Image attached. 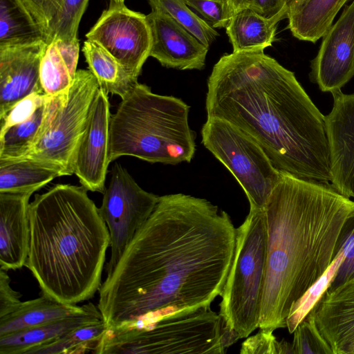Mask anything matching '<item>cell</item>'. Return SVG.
<instances>
[{
	"instance_id": "6da1fadb",
	"label": "cell",
	"mask_w": 354,
	"mask_h": 354,
	"mask_svg": "<svg viewBox=\"0 0 354 354\" xmlns=\"http://www.w3.org/2000/svg\"><path fill=\"white\" fill-rule=\"evenodd\" d=\"M236 234L228 214L205 198L160 196L98 290L107 329L210 305L222 294Z\"/></svg>"
},
{
	"instance_id": "7a4b0ae2",
	"label": "cell",
	"mask_w": 354,
	"mask_h": 354,
	"mask_svg": "<svg viewBox=\"0 0 354 354\" xmlns=\"http://www.w3.org/2000/svg\"><path fill=\"white\" fill-rule=\"evenodd\" d=\"M205 109L254 139L280 172L330 183L325 116L295 73L264 51L223 55L207 80Z\"/></svg>"
},
{
	"instance_id": "3957f363",
	"label": "cell",
	"mask_w": 354,
	"mask_h": 354,
	"mask_svg": "<svg viewBox=\"0 0 354 354\" xmlns=\"http://www.w3.org/2000/svg\"><path fill=\"white\" fill-rule=\"evenodd\" d=\"M267 256L260 329L286 327L295 303L325 273L354 224V200L330 183L281 172L263 208Z\"/></svg>"
},
{
	"instance_id": "277c9868",
	"label": "cell",
	"mask_w": 354,
	"mask_h": 354,
	"mask_svg": "<svg viewBox=\"0 0 354 354\" xmlns=\"http://www.w3.org/2000/svg\"><path fill=\"white\" fill-rule=\"evenodd\" d=\"M83 185L58 184L29 205L30 249L25 266L41 294L76 305L102 285L108 227Z\"/></svg>"
},
{
	"instance_id": "5b68a950",
	"label": "cell",
	"mask_w": 354,
	"mask_h": 354,
	"mask_svg": "<svg viewBox=\"0 0 354 354\" xmlns=\"http://www.w3.org/2000/svg\"><path fill=\"white\" fill-rule=\"evenodd\" d=\"M189 108L180 98L156 94L138 82L111 116V162L124 156L151 163L190 162L196 142Z\"/></svg>"
},
{
	"instance_id": "8992f818",
	"label": "cell",
	"mask_w": 354,
	"mask_h": 354,
	"mask_svg": "<svg viewBox=\"0 0 354 354\" xmlns=\"http://www.w3.org/2000/svg\"><path fill=\"white\" fill-rule=\"evenodd\" d=\"M230 346L221 317L205 305L106 329L93 353L223 354Z\"/></svg>"
},
{
	"instance_id": "52a82bcc",
	"label": "cell",
	"mask_w": 354,
	"mask_h": 354,
	"mask_svg": "<svg viewBox=\"0 0 354 354\" xmlns=\"http://www.w3.org/2000/svg\"><path fill=\"white\" fill-rule=\"evenodd\" d=\"M266 256L264 210L250 209L236 228L234 257L221 295L219 315L231 345L259 326Z\"/></svg>"
},
{
	"instance_id": "ba28073f",
	"label": "cell",
	"mask_w": 354,
	"mask_h": 354,
	"mask_svg": "<svg viewBox=\"0 0 354 354\" xmlns=\"http://www.w3.org/2000/svg\"><path fill=\"white\" fill-rule=\"evenodd\" d=\"M201 136L204 147L241 186L250 209H263L281 172L259 143L239 127L215 117H207Z\"/></svg>"
},
{
	"instance_id": "9c48e42d",
	"label": "cell",
	"mask_w": 354,
	"mask_h": 354,
	"mask_svg": "<svg viewBox=\"0 0 354 354\" xmlns=\"http://www.w3.org/2000/svg\"><path fill=\"white\" fill-rule=\"evenodd\" d=\"M99 88L89 70H77L67 97L48 127L35 145L20 158L46 162L59 169L63 176L73 175L75 153Z\"/></svg>"
},
{
	"instance_id": "30bf717a",
	"label": "cell",
	"mask_w": 354,
	"mask_h": 354,
	"mask_svg": "<svg viewBox=\"0 0 354 354\" xmlns=\"http://www.w3.org/2000/svg\"><path fill=\"white\" fill-rule=\"evenodd\" d=\"M103 194L99 211L110 235L111 257L106 266L108 275L153 212L160 196L142 189L118 163L112 168Z\"/></svg>"
},
{
	"instance_id": "8fae6325",
	"label": "cell",
	"mask_w": 354,
	"mask_h": 354,
	"mask_svg": "<svg viewBox=\"0 0 354 354\" xmlns=\"http://www.w3.org/2000/svg\"><path fill=\"white\" fill-rule=\"evenodd\" d=\"M86 37L100 44L137 80L150 57L151 34L147 15L129 9L124 2L110 0Z\"/></svg>"
},
{
	"instance_id": "7c38bea8",
	"label": "cell",
	"mask_w": 354,
	"mask_h": 354,
	"mask_svg": "<svg viewBox=\"0 0 354 354\" xmlns=\"http://www.w3.org/2000/svg\"><path fill=\"white\" fill-rule=\"evenodd\" d=\"M110 103L108 93L97 90L90 108L86 127L77 147L73 174L88 191L104 194L109 163Z\"/></svg>"
},
{
	"instance_id": "4fadbf2b",
	"label": "cell",
	"mask_w": 354,
	"mask_h": 354,
	"mask_svg": "<svg viewBox=\"0 0 354 354\" xmlns=\"http://www.w3.org/2000/svg\"><path fill=\"white\" fill-rule=\"evenodd\" d=\"M310 68V80L322 92L341 90L354 76V0L322 37Z\"/></svg>"
},
{
	"instance_id": "5bb4252c",
	"label": "cell",
	"mask_w": 354,
	"mask_h": 354,
	"mask_svg": "<svg viewBox=\"0 0 354 354\" xmlns=\"http://www.w3.org/2000/svg\"><path fill=\"white\" fill-rule=\"evenodd\" d=\"M305 319L324 354H339L354 337V277L328 288Z\"/></svg>"
},
{
	"instance_id": "9a60e30c",
	"label": "cell",
	"mask_w": 354,
	"mask_h": 354,
	"mask_svg": "<svg viewBox=\"0 0 354 354\" xmlns=\"http://www.w3.org/2000/svg\"><path fill=\"white\" fill-rule=\"evenodd\" d=\"M333 105L325 116L330 148L332 186L354 198V93H331Z\"/></svg>"
},
{
	"instance_id": "2e32d148",
	"label": "cell",
	"mask_w": 354,
	"mask_h": 354,
	"mask_svg": "<svg viewBox=\"0 0 354 354\" xmlns=\"http://www.w3.org/2000/svg\"><path fill=\"white\" fill-rule=\"evenodd\" d=\"M46 46L44 41L0 46V120L29 95L44 93L39 68Z\"/></svg>"
},
{
	"instance_id": "e0dca14e",
	"label": "cell",
	"mask_w": 354,
	"mask_h": 354,
	"mask_svg": "<svg viewBox=\"0 0 354 354\" xmlns=\"http://www.w3.org/2000/svg\"><path fill=\"white\" fill-rule=\"evenodd\" d=\"M147 19L151 34L150 57L167 68L203 69L208 47L164 12L151 11Z\"/></svg>"
},
{
	"instance_id": "ac0fdd59",
	"label": "cell",
	"mask_w": 354,
	"mask_h": 354,
	"mask_svg": "<svg viewBox=\"0 0 354 354\" xmlns=\"http://www.w3.org/2000/svg\"><path fill=\"white\" fill-rule=\"evenodd\" d=\"M32 194L0 193V268L25 266L30 249L29 200Z\"/></svg>"
},
{
	"instance_id": "d6986e66",
	"label": "cell",
	"mask_w": 354,
	"mask_h": 354,
	"mask_svg": "<svg viewBox=\"0 0 354 354\" xmlns=\"http://www.w3.org/2000/svg\"><path fill=\"white\" fill-rule=\"evenodd\" d=\"M103 321L92 303L77 315L0 336V354H26L30 349L53 342L81 326Z\"/></svg>"
},
{
	"instance_id": "ffe728a7",
	"label": "cell",
	"mask_w": 354,
	"mask_h": 354,
	"mask_svg": "<svg viewBox=\"0 0 354 354\" xmlns=\"http://www.w3.org/2000/svg\"><path fill=\"white\" fill-rule=\"evenodd\" d=\"M48 39V23L28 0H0V46Z\"/></svg>"
},
{
	"instance_id": "44dd1931",
	"label": "cell",
	"mask_w": 354,
	"mask_h": 354,
	"mask_svg": "<svg viewBox=\"0 0 354 354\" xmlns=\"http://www.w3.org/2000/svg\"><path fill=\"white\" fill-rule=\"evenodd\" d=\"M68 93L48 95L29 119L0 134V159L20 158L33 147L48 127Z\"/></svg>"
},
{
	"instance_id": "7402d4cb",
	"label": "cell",
	"mask_w": 354,
	"mask_h": 354,
	"mask_svg": "<svg viewBox=\"0 0 354 354\" xmlns=\"http://www.w3.org/2000/svg\"><path fill=\"white\" fill-rule=\"evenodd\" d=\"M287 18L284 10L270 18L261 16L248 7L234 14L226 33L234 53L264 51L275 40L278 23Z\"/></svg>"
},
{
	"instance_id": "603a6c76",
	"label": "cell",
	"mask_w": 354,
	"mask_h": 354,
	"mask_svg": "<svg viewBox=\"0 0 354 354\" xmlns=\"http://www.w3.org/2000/svg\"><path fill=\"white\" fill-rule=\"evenodd\" d=\"M79 39L65 42L51 41L46 48L39 68V80L44 93L55 96L68 93L77 73Z\"/></svg>"
},
{
	"instance_id": "cb8c5ba5",
	"label": "cell",
	"mask_w": 354,
	"mask_h": 354,
	"mask_svg": "<svg viewBox=\"0 0 354 354\" xmlns=\"http://www.w3.org/2000/svg\"><path fill=\"white\" fill-rule=\"evenodd\" d=\"M350 0H297L288 9V28L297 39L317 42L333 24L341 8Z\"/></svg>"
},
{
	"instance_id": "d4e9b609",
	"label": "cell",
	"mask_w": 354,
	"mask_h": 354,
	"mask_svg": "<svg viewBox=\"0 0 354 354\" xmlns=\"http://www.w3.org/2000/svg\"><path fill=\"white\" fill-rule=\"evenodd\" d=\"M87 307L88 304H66L41 294L39 298L21 301L15 310L0 317V336L73 317Z\"/></svg>"
},
{
	"instance_id": "484cf974",
	"label": "cell",
	"mask_w": 354,
	"mask_h": 354,
	"mask_svg": "<svg viewBox=\"0 0 354 354\" xmlns=\"http://www.w3.org/2000/svg\"><path fill=\"white\" fill-rule=\"evenodd\" d=\"M62 176L59 169L40 160L27 158L0 159V193L32 194Z\"/></svg>"
},
{
	"instance_id": "4316f807",
	"label": "cell",
	"mask_w": 354,
	"mask_h": 354,
	"mask_svg": "<svg viewBox=\"0 0 354 354\" xmlns=\"http://www.w3.org/2000/svg\"><path fill=\"white\" fill-rule=\"evenodd\" d=\"M88 70L108 94L124 98L138 82L98 43L86 39L82 48Z\"/></svg>"
},
{
	"instance_id": "83f0119b",
	"label": "cell",
	"mask_w": 354,
	"mask_h": 354,
	"mask_svg": "<svg viewBox=\"0 0 354 354\" xmlns=\"http://www.w3.org/2000/svg\"><path fill=\"white\" fill-rule=\"evenodd\" d=\"M106 329L104 321L85 325L53 342L35 347L26 354L93 353Z\"/></svg>"
},
{
	"instance_id": "f1b7e54d",
	"label": "cell",
	"mask_w": 354,
	"mask_h": 354,
	"mask_svg": "<svg viewBox=\"0 0 354 354\" xmlns=\"http://www.w3.org/2000/svg\"><path fill=\"white\" fill-rule=\"evenodd\" d=\"M151 11L164 12L209 47L219 35L203 18L187 5L185 0H147Z\"/></svg>"
},
{
	"instance_id": "f546056e",
	"label": "cell",
	"mask_w": 354,
	"mask_h": 354,
	"mask_svg": "<svg viewBox=\"0 0 354 354\" xmlns=\"http://www.w3.org/2000/svg\"><path fill=\"white\" fill-rule=\"evenodd\" d=\"M345 255L342 246L325 273L295 303L287 319L286 327L293 333L297 326L306 318L314 305L327 290Z\"/></svg>"
},
{
	"instance_id": "4dcf8cb0",
	"label": "cell",
	"mask_w": 354,
	"mask_h": 354,
	"mask_svg": "<svg viewBox=\"0 0 354 354\" xmlns=\"http://www.w3.org/2000/svg\"><path fill=\"white\" fill-rule=\"evenodd\" d=\"M88 1L64 0L59 13L49 25L47 44L55 39L71 42L78 39L80 22Z\"/></svg>"
},
{
	"instance_id": "1f68e13d",
	"label": "cell",
	"mask_w": 354,
	"mask_h": 354,
	"mask_svg": "<svg viewBox=\"0 0 354 354\" xmlns=\"http://www.w3.org/2000/svg\"><path fill=\"white\" fill-rule=\"evenodd\" d=\"M213 28H225L234 14L228 0H185Z\"/></svg>"
},
{
	"instance_id": "d6a6232c",
	"label": "cell",
	"mask_w": 354,
	"mask_h": 354,
	"mask_svg": "<svg viewBox=\"0 0 354 354\" xmlns=\"http://www.w3.org/2000/svg\"><path fill=\"white\" fill-rule=\"evenodd\" d=\"M240 353L242 354H283L294 353L292 345L282 339L278 342L273 331L260 329V331L242 344Z\"/></svg>"
},
{
	"instance_id": "836d02e7",
	"label": "cell",
	"mask_w": 354,
	"mask_h": 354,
	"mask_svg": "<svg viewBox=\"0 0 354 354\" xmlns=\"http://www.w3.org/2000/svg\"><path fill=\"white\" fill-rule=\"evenodd\" d=\"M47 96L43 93L35 92L17 102L1 120L0 134L12 126L29 119Z\"/></svg>"
},
{
	"instance_id": "e575fe53",
	"label": "cell",
	"mask_w": 354,
	"mask_h": 354,
	"mask_svg": "<svg viewBox=\"0 0 354 354\" xmlns=\"http://www.w3.org/2000/svg\"><path fill=\"white\" fill-rule=\"evenodd\" d=\"M292 349L294 354L324 353V351L310 329L308 322L304 319L294 331Z\"/></svg>"
},
{
	"instance_id": "d590c367",
	"label": "cell",
	"mask_w": 354,
	"mask_h": 354,
	"mask_svg": "<svg viewBox=\"0 0 354 354\" xmlns=\"http://www.w3.org/2000/svg\"><path fill=\"white\" fill-rule=\"evenodd\" d=\"M10 283L7 271L0 268V317L15 310L21 303V295L14 290Z\"/></svg>"
},
{
	"instance_id": "8d00e7d4",
	"label": "cell",
	"mask_w": 354,
	"mask_h": 354,
	"mask_svg": "<svg viewBox=\"0 0 354 354\" xmlns=\"http://www.w3.org/2000/svg\"><path fill=\"white\" fill-rule=\"evenodd\" d=\"M249 8L267 18L288 11L286 0H252Z\"/></svg>"
},
{
	"instance_id": "74e56055",
	"label": "cell",
	"mask_w": 354,
	"mask_h": 354,
	"mask_svg": "<svg viewBox=\"0 0 354 354\" xmlns=\"http://www.w3.org/2000/svg\"><path fill=\"white\" fill-rule=\"evenodd\" d=\"M48 24L59 13L64 0H28Z\"/></svg>"
},
{
	"instance_id": "f35d334b",
	"label": "cell",
	"mask_w": 354,
	"mask_h": 354,
	"mask_svg": "<svg viewBox=\"0 0 354 354\" xmlns=\"http://www.w3.org/2000/svg\"><path fill=\"white\" fill-rule=\"evenodd\" d=\"M234 13L250 6L252 0H228Z\"/></svg>"
},
{
	"instance_id": "ab89813d",
	"label": "cell",
	"mask_w": 354,
	"mask_h": 354,
	"mask_svg": "<svg viewBox=\"0 0 354 354\" xmlns=\"http://www.w3.org/2000/svg\"><path fill=\"white\" fill-rule=\"evenodd\" d=\"M339 354H354V337L341 348Z\"/></svg>"
},
{
	"instance_id": "60d3db41",
	"label": "cell",
	"mask_w": 354,
	"mask_h": 354,
	"mask_svg": "<svg viewBox=\"0 0 354 354\" xmlns=\"http://www.w3.org/2000/svg\"><path fill=\"white\" fill-rule=\"evenodd\" d=\"M297 1V0H286L287 9L292 6Z\"/></svg>"
},
{
	"instance_id": "b9f144b4",
	"label": "cell",
	"mask_w": 354,
	"mask_h": 354,
	"mask_svg": "<svg viewBox=\"0 0 354 354\" xmlns=\"http://www.w3.org/2000/svg\"><path fill=\"white\" fill-rule=\"evenodd\" d=\"M114 1H121V2H124V0H114Z\"/></svg>"
}]
</instances>
